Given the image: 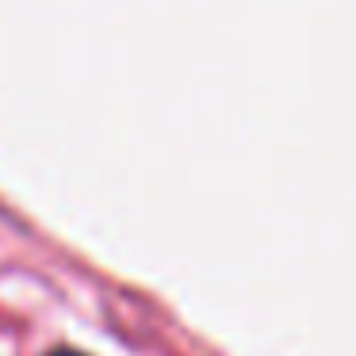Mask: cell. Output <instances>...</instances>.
<instances>
[{"label":"cell","mask_w":356,"mask_h":356,"mask_svg":"<svg viewBox=\"0 0 356 356\" xmlns=\"http://www.w3.org/2000/svg\"><path fill=\"white\" fill-rule=\"evenodd\" d=\"M47 356H88V353H81V348H54V353H47Z\"/></svg>","instance_id":"obj_1"}]
</instances>
